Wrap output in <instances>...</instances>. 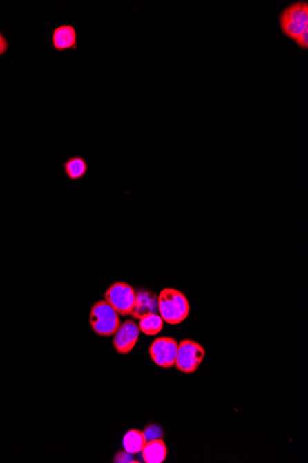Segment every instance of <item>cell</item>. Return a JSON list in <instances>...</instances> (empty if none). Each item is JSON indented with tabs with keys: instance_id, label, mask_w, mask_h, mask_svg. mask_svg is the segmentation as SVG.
Returning <instances> with one entry per match:
<instances>
[{
	"instance_id": "cell-1",
	"label": "cell",
	"mask_w": 308,
	"mask_h": 463,
	"mask_svg": "<svg viewBox=\"0 0 308 463\" xmlns=\"http://www.w3.org/2000/svg\"><path fill=\"white\" fill-rule=\"evenodd\" d=\"M158 310L166 323L180 324L189 314V302L182 292L175 289H164L158 296Z\"/></svg>"
},
{
	"instance_id": "cell-2",
	"label": "cell",
	"mask_w": 308,
	"mask_h": 463,
	"mask_svg": "<svg viewBox=\"0 0 308 463\" xmlns=\"http://www.w3.org/2000/svg\"><path fill=\"white\" fill-rule=\"evenodd\" d=\"M279 23L282 34L291 40H296L308 30L307 1L300 0L286 6L280 12Z\"/></svg>"
},
{
	"instance_id": "cell-3",
	"label": "cell",
	"mask_w": 308,
	"mask_h": 463,
	"mask_svg": "<svg viewBox=\"0 0 308 463\" xmlns=\"http://www.w3.org/2000/svg\"><path fill=\"white\" fill-rule=\"evenodd\" d=\"M90 323L96 334L110 337L120 327V318L117 311L106 300H103L93 305Z\"/></svg>"
},
{
	"instance_id": "cell-4",
	"label": "cell",
	"mask_w": 308,
	"mask_h": 463,
	"mask_svg": "<svg viewBox=\"0 0 308 463\" xmlns=\"http://www.w3.org/2000/svg\"><path fill=\"white\" fill-rule=\"evenodd\" d=\"M205 357V349L191 340H183L178 344L175 366L185 374H192L200 367Z\"/></svg>"
},
{
	"instance_id": "cell-5",
	"label": "cell",
	"mask_w": 308,
	"mask_h": 463,
	"mask_svg": "<svg viewBox=\"0 0 308 463\" xmlns=\"http://www.w3.org/2000/svg\"><path fill=\"white\" fill-rule=\"evenodd\" d=\"M136 291L131 285L125 282H115L104 294L106 300L121 316L131 315L133 308Z\"/></svg>"
},
{
	"instance_id": "cell-6",
	"label": "cell",
	"mask_w": 308,
	"mask_h": 463,
	"mask_svg": "<svg viewBox=\"0 0 308 463\" xmlns=\"http://www.w3.org/2000/svg\"><path fill=\"white\" fill-rule=\"evenodd\" d=\"M178 343L175 338L163 337L156 338L151 344V360L162 368H172L177 359Z\"/></svg>"
},
{
	"instance_id": "cell-7",
	"label": "cell",
	"mask_w": 308,
	"mask_h": 463,
	"mask_svg": "<svg viewBox=\"0 0 308 463\" xmlns=\"http://www.w3.org/2000/svg\"><path fill=\"white\" fill-rule=\"evenodd\" d=\"M113 344L120 354H128L136 346L139 336V327L134 321L126 320L115 333Z\"/></svg>"
},
{
	"instance_id": "cell-8",
	"label": "cell",
	"mask_w": 308,
	"mask_h": 463,
	"mask_svg": "<svg viewBox=\"0 0 308 463\" xmlns=\"http://www.w3.org/2000/svg\"><path fill=\"white\" fill-rule=\"evenodd\" d=\"M151 314H159L157 294L148 291L136 292L133 308L131 313L132 318L140 319Z\"/></svg>"
},
{
	"instance_id": "cell-9",
	"label": "cell",
	"mask_w": 308,
	"mask_h": 463,
	"mask_svg": "<svg viewBox=\"0 0 308 463\" xmlns=\"http://www.w3.org/2000/svg\"><path fill=\"white\" fill-rule=\"evenodd\" d=\"M52 44L56 51H65L68 49L75 51L78 48L76 29L70 24H62L56 27L52 33Z\"/></svg>"
},
{
	"instance_id": "cell-10",
	"label": "cell",
	"mask_w": 308,
	"mask_h": 463,
	"mask_svg": "<svg viewBox=\"0 0 308 463\" xmlns=\"http://www.w3.org/2000/svg\"><path fill=\"white\" fill-rule=\"evenodd\" d=\"M142 459L147 463L163 462L167 456L166 443L162 439L147 441L142 449Z\"/></svg>"
},
{
	"instance_id": "cell-11",
	"label": "cell",
	"mask_w": 308,
	"mask_h": 463,
	"mask_svg": "<svg viewBox=\"0 0 308 463\" xmlns=\"http://www.w3.org/2000/svg\"><path fill=\"white\" fill-rule=\"evenodd\" d=\"M147 443L144 433L139 430H131L124 435L123 446L126 452L131 454H137L142 451Z\"/></svg>"
},
{
	"instance_id": "cell-12",
	"label": "cell",
	"mask_w": 308,
	"mask_h": 463,
	"mask_svg": "<svg viewBox=\"0 0 308 463\" xmlns=\"http://www.w3.org/2000/svg\"><path fill=\"white\" fill-rule=\"evenodd\" d=\"M64 172L70 180L78 181L88 172V165L81 156H73L64 163Z\"/></svg>"
},
{
	"instance_id": "cell-13",
	"label": "cell",
	"mask_w": 308,
	"mask_h": 463,
	"mask_svg": "<svg viewBox=\"0 0 308 463\" xmlns=\"http://www.w3.org/2000/svg\"><path fill=\"white\" fill-rule=\"evenodd\" d=\"M139 330L145 335L155 336L162 332L164 320L158 314H151L139 319Z\"/></svg>"
},
{
	"instance_id": "cell-14",
	"label": "cell",
	"mask_w": 308,
	"mask_h": 463,
	"mask_svg": "<svg viewBox=\"0 0 308 463\" xmlns=\"http://www.w3.org/2000/svg\"><path fill=\"white\" fill-rule=\"evenodd\" d=\"M144 433L147 441L160 439L162 437V430L158 426H151L146 428Z\"/></svg>"
},
{
	"instance_id": "cell-15",
	"label": "cell",
	"mask_w": 308,
	"mask_h": 463,
	"mask_svg": "<svg viewBox=\"0 0 308 463\" xmlns=\"http://www.w3.org/2000/svg\"><path fill=\"white\" fill-rule=\"evenodd\" d=\"M294 42L296 43V45L298 46L300 48L307 51L308 48V30H305L304 33H302V34L294 40Z\"/></svg>"
},
{
	"instance_id": "cell-16",
	"label": "cell",
	"mask_w": 308,
	"mask_h": 463,
	"mask_svg": "<svg viewBox=\"0 0 308 463\" xmlns=\"http://www.w3.org/2000/svg\"><path fill=\"white\" fill-rule=\"evenodd\" d=\"M114 462H135L133 456L132 454L128 453V452H119L117 454V456L115 457Z\"/></svg>"
},
{
	"instance_id": "cell-17",
	"label": "cell",
	"mask_w": 308,
	"mask_h": 463,
	"mask_svg": "<svg viewBox=\"0 0 308 463\" xmlns=\"http://www.w3.org/2000/svg\"><path fill=\"white\" fill-rule=\"evenodd\" d=\"M8 51H9V42L3 33L0 31V57L3 56Z\"/></svg>"
}]
</instances>
